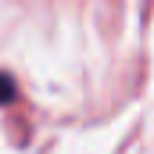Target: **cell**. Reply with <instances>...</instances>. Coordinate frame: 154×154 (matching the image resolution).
<instances>
[{
    "label": "cell",
    "mask_w": 154,
    "mask_h": 154,
    "mask_svg": "<svg viewBox=\"0 0 154 154\" xmlns=\"http://www.w3.org/2000/svg\"><path fill=\"white\" fill-rule=\"evenodd\" d=\"M14 97H18V86H14V79L0 72V108H4V104H11Z\"/></svg>",
    "instance_id": "6da1fadb"
}]
</instances>
